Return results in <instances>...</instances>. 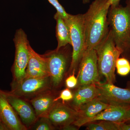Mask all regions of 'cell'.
I'll list each match as a JSON object with an SVG mask.
<instances>
[{
  "label": "cell",
  "instance_id": "cell-1",
  "mask_svg": "<svg viewBox=\"0 0 130 130\" xmlns=\"http://www.w3.org/2000/svg\"><path fill=\"white\" fill-rule=\"evenodd\" d=\"M110 0H94L83 14L86 49H94L108 34Z\"/></svg>",
  "mask_w": 130,
  "mask_h": 130
},
{
  "label": "cell",
  "instance_id": "cell-2",
  "mask_svg": "<svg viewBox=\"0 0 130 130\" xmlns=\"http://www.w3.org/2000/svg\"><path fill=\"white\" fill-rule=\"evenodd\" d=\"M125 6L111 5L108 14L109 29L121 56L130 60V0Z\"/></svg>",
  "mask_w": 130,
  "mask_h": 130
},
{
  "label": "cell",
  "instance_id": "cell-3",
  "mask_svg": "<svg viewBox=\"0 0 130 130\" xmlns=\"http://www.w3.org/2000/svg\"><path fill=\"white\" fill-rule=\"evenodd\" d=\"M95 50L101 78L103 77L106 82L114 84L116 81V62L121 53L116 46L113 35L110 29L108 34Z\"/></svg>",
  "mask_w": 130,
  "mask_h": 130
},
{
  "label": "cell",
  "instance_id": "cell-4",
  "mask_svg": "<svg viewBox=\"0 0 130 130\" xmlns=\"http://www.w3.org/2000/svg\"><path fill=\"white\" fill-rule=\"evenodd\" d=\"M70 46L67 44L42 55L46 61L52 89H56L61 86L70 68L72 55Z\"/></svg>",
  "mask_w": 130,
  "mask_h": 130
},
{
  "label": "cell",
  "instance_id": "cell-5",
  "mask_svg": "<svg viewBox=\"0 0 130 130\" xmlns=\"http://www.w3.org/2000/svg\"><path fill=\"white\" fill-rule=\"evenodd\" d=\"M65 20L70 29L72 48L71 62L67 73L70 75L78 71L79 63L86 50L83 14H68V17Z\"/></svg>",
  "mask_w": 130,
  "mask_h": 130
},
{
  "label": "cell",
  "instance_id": "cell-6",
  "mask_svg": "<svg viewBox=\"0 0 130 130\" xmlns=\"http://www.w3.org/2000/svg\"><path fill=\"white\" fill-rule=\"evenodd\" d=\"M13 42L15 47V57L12 71L13 81L19 82L25 78L29 58L30 44L23 30H17Z\"/></svg>",
  "mask_w": 130,
  "mask_h": 130
},
{
  "label": "cell",
  "instance_id": "cell-7",
  "mask_svg": "<svg viewBox=\"0 0 130 130\" xmlns=\"http://www.w3.org/2000/svg\"><path fill=\"white\" fill-rule=\"evenodd\" d=\"M11 88L10 93L22 98L35 97L52 89L49 76L25 77L20 82L13 81Z\"/></svg>",
  "mask_w": 130,
  "mask_h": 130
},
{
  "label": "cell",
  "instance_id": "cell-8",
  "mask_svg": "<svg viewBox=\"0 0 130 130\" xmlns=\"http://www.w3.org/2000/svg\"><path fill=\"white\" fill-rule=\"evenodd\" d=\"M77 77L76 88L101 82L95 50L86 49L79 63Z\"/></svg>",
  "mask_w": 130,
  "mask_h": 130
},
{
  "label": "cell",
  "instance_id": "cell-9",
  "mask_svg": "<svg viewBox=\"0 0 130 130\" xmlns=\"http://www.w3.org/2000/svg\"><path fill=\"white\" fill-rule=\"evenodd\" d=\"M99 90L98 98L109 105L130 106V90L117 87L111 83L95 84Z\"/></svg>",
  "mask_w": 130,
  "mask_h": 130
},
{
  "label": "cell",
  "instance_id": "cell-10",
  "mask_svg": "<svg viewBox=\"0 0 130 130\" xmlns=\"http://www.w3.org/2000/svg\"><path fill=\"white\" fill-rule=\"evenodd\" d=\"M77 116L76 109L65 103L57 101L49 112L47 117L54 126L61 128L64 126L73 124Z\"/></svg>",
  "mask_w": 130,
  "mask_h": 130
},
{
  "label": "cell",
  "instance_id": "cell-11",
  "mask_svg": "<svg viewBox=\"0 0 130 130\" xmlns=\"http://www.w3.org/2000/svg\"><path fill=\"white\" fill-rule=\"evenodd\" d=\"M130 106H116L109 105V106L96 116L85 120L77 124L79 127L87 123L100 120H106L121 123H125L128 120Z\"/></svg>",
  "mask_w": 130,
  "mask_h": 130
},
{
  "label": "cell",
  "instance_id": "cell-12",
  "mask_svg": "<svg viewBox=\"0 0 130 130\" xmlns=\"http://www.w3.org/2000/svg\"><path fill=\"white\" fill-rule=\"evenodd\" d=\"M0 120L8 130H26L27 128L9 103L6 91L0 89Z\"/></svg>",
  "mask_w": 130,
  "mask_h": 130
},
{
  "label": "cell",
  "instance_id": "cell-13",
  "mask_svg": "<svg viewBox=\"0 0 130 130\" xmlns=\"http://www.w3.org/2000/svg\"><path fill=\"white\" fill-rule=\"evenodd\" d=\"M7 100L22 123L27 128L35 124L37 118L33 108L22 98L6 91Z\"/></svg>",
  "mask_w": 130,
  "mask_h": 130
},
{
  "label": "cell",
  "instance_id": "cell-14",
  "mask_svg": "<svg viewBox=\"0 0 130 130\" xmlns=\"http://www.w3.org/2000/svg\"><path fill=\"white\" fill-rule=\"evenodd\" d=\"M29 50V58L26 70L25 77L49 76L46 61L44 57L37 53L30 44Z\"/></svg>",
  "mask_w": 130,
  "mask_h": 130
},
{
  "label": "cell",
  "instance_id": "cell-15",
  "mask_svg": "<svg viewBox=\"0 0 130 130\" xmlns=\"http://www.w3.org/2000/svg\"><path fill=\"white\" fill-rule=\"evenodd\" d=\"M71 106L76 111L81 107L98 97L100 93L94 84L78 87L73 93Z\"/></svg>",
  "mask_w": 130,
  "mask_h": 130
},
{
  "label": "cell",
  "instance_id": "cell-16",
  "mask_svg": "<svg viewBox=\"0 0 130 130\" xmlns=\"http://www.w3.org/2000/svg\"><path fill=\"white\" fill-rule=\"evenodd\" d=\"M55 98L50 90L36 96L30 100L37 118L47 117L49 112L56 102L55 101Z\"/></svg>",
  "mask_w": 130,
  "mask_h": 130
},
{
  "label": "cell",
  "instance_id": "cell-17",
  "mask_svg": "<svg viewBox=\"0 0 130 130\" xmlns=\"http://www.w3.org/2000/svg\"><path fill=\"white\" fill-rule=\"evenodd\" d=\"M99 98L94 99L81 107L77 110V118L73 123L76 125L81 121L94 117L109 106Z\"/></svg>",
  "mask_w": 130,
  "mask_h": 130
},
{
  "label": "cell",
  "instance_id": "cell-18",
  "mask_svg": "<svg viewBox=\"0 0 130 130\" xmlns=\"http://www.w3.org/2000/svg\"><path fill=\"white\" fill-rule=\"evenodd\" d=\"M54 18L56 22V35L58 42L56 49L68 44L71 46L70 31L65 19L58 12L55 14Z\"/></svg>",
  "mask_w": 130,
  "mask_h": 130
},
{
  "label": "cell",
  "instance_id": "cell-19",
  "mask_svg": "<svg viewBox=\"0 0 130 130\" xmlns=\"http://www.w3.org/2000/svg\"><path fill=\"white\" fill-rule=\"evenodd\" d=\"M100 121L98 123L94 121L86 124V129L89 130H119L120 123L106 120Z\"/></svg>",
  "mask_w": 130,
  "mask_h": 130
},
{
  "label": "cell",
  "instance_id": "cell-20",
  "mask_svg": "<svg viewBox=\"0 0 130 130\" xmlns=\"http://www.w3.org/2000/svg\"><path fill=\"white\" fill-rule=\"evenodd\" d=\"M116 68L118 74L123 76H127L130 73L129 60L124 57L117 59Z\"/></svg>",
  "mask_w": 130,
  "mask_h": 130
},
{
  "label": "cell",
  "instance_id": "cell-21",
  "mask_svg": "<svg viewBox=\"0 0 130 130\" xmlns=\"http://www.w3.org/2000/svg\"><path fill=\"white\" fill-rule=\"evenodd\" d=\"M38 120H37L33 128L35 130H52L54 129L55 127L51 124L46 116L40 117Z\"/></svg>",
  "mask_w": 130,
  "mask_h": 130
},
{
  "label": "cell",
  "instance_id": "cell-22",
  "mask_svg": "<svg viewBox=\"0 0 130 130\" xmlns=\"http://www.w3.org/2000/svg\"><path fill=\"white\" fill-rule=\"evenodd\" d=\"M73 96V93L70 89L67 88L61 91L59 96L55 98V101L56 102L59 100H61L62 103L64 104L65 102L71 101Z\"/></svg>",
  "mask_w": 130,
  "mask_h": 130
},
{
  "label": "cell",
  "instance_id": "cell-23",
  "mask_svg": "<svg viewBox=\"0 0 130 130\" xmlns=\"http://www.w3.org/2000/svg\"><path fill=\"white\" fill-rule=\"evenodd\" d=\"M48 2L53 5L56 9L57 12L59 13L64 19L67 18L68 14L65 11L64 8L59 3L58 0H47Z\"/></svg>",
  "mask_w": 130,
  "mask_h": 130
},
{
  "label": "cell",
  "instance_id": "cell-24",
  "mask_svg": "<svg viewBox=\"0 0 130 130\" xmlns=\"http://www.w3.org/2000/svg\"><path fill=\"white\" fill-rule=\"evenodd\" d=\"M75 73H72L65 80V84L67 88L71 89L76 88L78 80L77 77L75 76Z\"/></svg>",
  "mask_w": 130,
  "mask_h": 130
},
{
  "label": "cell",
  "instance_id": "cell-25",
  "mask_svg": "<svg viewBox=\"0 0 130 130\" xmlns=\"http://www.w3.org/2000/svg\"><path fill=\"white\" fill-rule=\"evenodd\" d=\"M79 127L73 124H70L61 127V129L64 130H77L78 129Z\"/></svg>",
  "mask_w": 130,
  "mask_h": 130
},
{
  "label": "cell",
  "instance_id": "cell-26",
  "mask_svg": "<svg viewBox=\"0 0 130 130\" xmlns=\"http://www.w3.org/2000/svg\"><path fill=\"white\" fill-rule=\"evenodd\" d=\"M119 130H130V124L125 123H120Z\"/></svg>",
  "mask_w": 130,
  "mask_h": 130
},
{
  "label": "cell",
  "instance_id": "cell-27",
  "mask_svg": "<svg viewBox=\"0 0 130 130\" xmlns=\"http://www.w3.org/2000/svg\"><path fill=\"white\" fill-rule=\"evenodd\" d=\"M121 0H110L111 5H116L120 4V2Z\"/></svg>",
  "mask_w": 130,
  "mask_h": 130
},
{
  "label": "cell",
  "instance_id": "cell-28",
  "mask_svg": "<svg viewBox=\"0 0 130 130\" xmlns=\"http://www.w3.org/2000/svg\"><path fill=\"white\" fill-rule=\"evenodd\" d=\"M125 123L128 124H130V109L129 111V115H128V120L126 121Z\"/></svg>",
  "mask_w": 130,
  "mask_h": 130
},
{
  "label": "cell",
  "instance_id": "cell-29",
  "mask_svg": "<svg viewBox=\"0 0 130 130\" xmlns=\"http://www.w3.org/2000/svg\"><path fill=\"white\" fill-rule=\"evenodd\" d=\"M90 0H83V3L84 4H88L90 2Z\"/></svg>",
  "mask_w": 130,
  "mask_h": 130
},
{
  "label": "cell",
  "instance_id": "cell-30",
  "mask_svg": "<svg viewBox=\"0 0 130 130\" xmlns=\"http://www.w3.org/2000/svg\"><path fill=\"white\" fill-rule=\"evenodd\" d=\"M126 88L129 89L130 90V81H128L127 83V86H126Z\"/></svg>",
  "mask_w": 130,
  "mask_h": 130
},
{
  "label": "cell",
  "instance_id": "cell-31",
  "mask_svg": "<svg viewBox=\"0 0 130 130\" xmlns=\"http://www.w3.org/2000/svg\"><path fill=\"white\" fill-rule=\"evenodd\" d=\"M1 120H0V122H1Z\"/></svg>",
  "mask_w": 130,
  "mask_h": 130
}]
</instances>
